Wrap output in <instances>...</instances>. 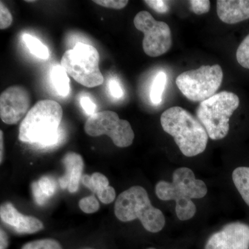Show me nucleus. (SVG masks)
I'll use <instances>...</instances> for the list:
<instances>
[{"instance_id":"obj_24","label":"nucleus","mask_w":249,"mask_h":249,"mask_svg":"<svg viewBox=\"0 0 249 249\" xmlns=\"http://www.w3.org/2000/svg\"><path fill=\"white\" fill-rule=\"evenodd\" d=\"M189 2L192 11L196 15L205 14L210 11L211 1L208 0H192Z\"/></svg>"},{"instance_id":"obj_28","label":"nucleus","mask_w":249,"mask_h":249,"mask_svg":"<svg viewBox=\"0 0 249 249\" xmlns=\"http://www.w3.org/2000/svg\"><path fill=\"white\" fill-rule=\"evenodd\" d=\"M80 105L88 115H93L96 110V105L88 96H83L80 99Z\"/></svg>"},{"instance_id":"obj_30","label":"nucleus","mask_w":249,"mask_h":249,"mask_svg":"<svg viewBox=\"0 0 249 249\" xmlns=\"http://www.w3.org/2000/svg\"><path fill=\"white\" fill-rule=\"evenodd\" d=\"M9 237L5 231L0 230V249H6L9 247Z\"/></svg>"},{"instance_id":"obj_21","label":"nucleus","mask_w":249,"mask_h":249,"mask_svg":"<svg viewBox=\"0 0 249 249\" xmlns=\"http://www.w3.org/2000/svg\"><path fill=\"white\" fill-rule=\"evenodd\" d=\"M21 249H62L58 241L53 239H42L25 244Z\"/></svg>"},{"instance_id":"obj_18","label":"nucleus","mask_w":249,"mask_h":249,"mask_svg":"<svg viewBox=\"0 0 249 249\" xmlns=\"http://www.w3.org/2000/svg\"><path fill=\"white\" fill-rule=\"evenodd\" d=\"M52 80L54 87L60 96L65 97L70 92V80L62 66H55L52 70Z\"/></svg>"},{"instance_id":"obj_5","label":"nucleus","mask_w":249,"mask_h":249,"mask_svg":"<svg viewBox=\"0 0 249 249\" xmlns=\"http://www.w3.org/2000/svg\"><path fill=\"white\" fill-rule=\"evenodd\" d=\"M240 105L235 93L223 91L200 103L196 110L198 120L207 132L209 138L221 140L229 133V121Z\"/></svg>"},{"instance_id":"obj_17","label":"nucleus","mask_w":249,"mask_h":249,"mask_svg":"<svg viewBox=\"0 0 249 249\" xmlns=\"http://www.w3.org/2000/svg\"><path fill=\"white\" fill-rule=\"evenodd\" d=\"M232 181L242 199L249 206V168L239 167L234 170Z\"/></svg>"},{"instance_id":"obj_19","label":"nucleus","mask_w":249,"mask_h":249,"mask_svg":"<svg viewBox=\"0 0 249 249\" xmlns=\"http://www.w3.org/2000/svg\"><path fill=\"white\" fill-rule=\"evenodd\" d=\"M25 45L30 51L31 53L40 59H48L49 57V49L38 39L34 36L25 34L23 36Z\"/></svg>"},{"instance_id":"obj_26","label":"nucleus","mask_w":249,"mask_h":249,"mask_svg":"<svg viewBox=\"0 0 249 249\" xmlns=\"http://www.w3.org/2000/svg\"><path fill=\"white\" fill-rule=\"evenodd\" d=\"M93 2L103 7L119 10L125 7L129 1L127 0H95Z\"/></svg>"},{"instance_id":"obj_12","label":"nucleus","mask_w":249,"mask_h":249,"mask_svg":"<svg viewBox=\"0 0 249 249\" xmlns=\"http://www.w3.org/2000/svg\"><path fill=\"white\" fill-rule=\"evenodd\" d=\"M1 221L19 234H33L44 229L43 223L33 216L24 215L11 202L1 205L0 208Z\"/></svg>"},{"instance_id":"obj_27","label":"nucleus","mask_w":249,"mask_h":249,"mask_svg":"<svg viewBox=\"0 0 249 249\" xmlns=\"http://www.w3.org/2000/svg\"><path fill=\"white\" fill-rule=\"evenodd\" d=\"M144 2L150 6L151 9L155 11L156 12L160 14H165L168 12L169 10L168 1H163V0H147L144 1Z\"/></svg>"},{"instance_id":"obj_14","label":"nucleus","mask_w":249,"mask_h":249,"mask_svg":"<svg viewBox=\"0 0 249 249\" xmlns=\"http://www.w3.org/2000/svg\"><path fill=\"white\" fill-rule=\"evenodd\" d=\"M217 13L226 24H237L249 19V0H218Z\"/></svg>"},{"instance_id":"obj_29","label":"nucleus","mask_w":249,"mask_h":249,"mask_svg":"<svg viewBox=\"0 0 249 249\" xmlns=\"http://www.w3.org/2000/svg\"><path fill=\"white\" fill-rule=\"evenodd\" d=\"M109 89L111 94L116 98H120L124 96V91L119 82L115 79L111 80L109 83Z\"/></svg>"},{"instance_id":"obj_20","label":"nucleus","mask_w":249,"mask_h":249,"mask_svg":"<svg viewBox=\"0 0 249 249\" xmlns=\"http://www.w3.org/2000/svg\"><path fill=\"white\" fill-rule=\"evenodd\" d=\"M166 80V74L163 71L160 72L155 77L152 83L151 92H150V98L153 104L159 105L161 103Z\"/></svg>"},{"instance_id":"obj_32","label":"nucleus","mask_w":249,"mask_h":249,"mask_svg":"<svg viewBox=\"0 0 249 249\" xmlns=\"http://www.w3.org/2000/svg\"><path fill=\"white\" fill-rule=\"evenodd\" d=\"M91 249V248H85V249Z\"/></svg>"},{"instance_id":"obj_8","label":"nucleus","mask_w":249,"mask_h":249,"mask_svg":"<svg viewBox=\"0 0 249 249\" xmlns=\"http://www.w3.org/2000/svg\"><path fill=\"white\" fill-rule=\"evenodd\" d=\"M85 131L91 137L107 135L119 147L130 146L134 139L130 124L121 119L114 111H99L90 116L85 123Z\"/></svg>"},{"instance_id":"obj_1","label":"nucleus","mask_w":249,"mask_h":249,"mask_svg":"<svg viewBox=\"0 0 249 249\" xmlns=\"http://www.w3.org/2000/svg\"><path fill=\"white\" fill-rule=\"evenodd\" d=\"M63 111L58 102L43 100L36 103L21 123L19 140L42 147H51L60 139V124Z\"/></svg>"},{"instance_id":"obj_13","label":"nucleus","mask_w":249,"mask_h":249,"mask_svg":"<svg viewBox=\"0 0 249 249\" xmlns=\"http://www.w3.org/2000/svg\"><path fill=\"white\" fill-rule=\"evenodd\" d=\"M62 163L65 168V173L59 178V185L62 189H68L70 193H76L79 188L84 169L83 157L76 152H69L64 156Z\"/></svg>"},{"instance_id":"obj_33","label":"nucleus","mask_w":249,"mask_h":249,"mask_svg":"<svg viewBox=\"0 0 249 249\" xmlns=\"http://www.w3.org/2000/svg\"><path fill=\"white\" fill-rule=\"evenodd\" d=\"M154 249V248H150V249Z\"/></svg>"},{"instance_id":"obj_16","label":"nucleus","mask_w":249,"mask_h":249,"mask_svg":"<svg viewBox=\"0 0 249 249\" xmlns=\"http://www.w3.org/2000/svg\"><path fill=\"white\" fill-rule=\"evenodd\" d=\"M57 185L55 180L49 176L42 177L31 184V191L36 204L44 206L56 191Z\"/></svg>"},{"instance_id":"obj_31","label":"nucleus","mask_w":249,"mask_h":249,"mask_svg":"<svg viewBox=\"0 0 249 249\" xmlns=\"http://www.w3.org/2000/svg\"><path fill=\"white\" fill-rule=\"evenodd\" d=\"M0 162L2 163L3 157H4V137H3V132L0 131Z\"/></svg>"},{"instance_id":"obj_3","label":"nucleus","mask_w":249,"mask_h":249,"mask_svg":"<svg viewBox=\"0 0 249 249\" xmlns=\"http://www.w3.org/2000/svg\"><path fill=\"white\" fill-rule=\"evenodd\" d=\"M160 124L186 157H196L206 150L209 140L206 129L200 121L183 108L166 109L160 116Z\"/></svg>"},{"instance_id":"obj_22","label":"nucleus","mask_w":249,"mask_h":249,"mask_svg":"<svg viewBox=\"0 0 249 249\" xmlns=\"http://www.w3.org/2000/svg\"><path fill=\"white\" fill-rule=\"evenodd\" d=\"M236 58L241 66L249 70V34L237 48Z\"/></svg>"},{"instance_id":"obj_25","label":"nucleus","mask_w":249,"mask_h":249,"mask_svg":"<svg viewBox=\"0 0 249 249\" xmlns=\"http://www.w3.org/2000/svg\"><path fill=\"white\" fill-rule=\"evenodd\" d=\"M13 22L12 15L11 14L9 9L5 6L2 1L0 2V29H7L11 25Z\"/></svg>"},{"instance_id":"obj_7","label":"nucleus","mask_w":249,"mask_h":249,"mask_svg":"<svg viewBox=\"0 0 249 249\" xmlns=\"http://www.w3.org/2000/svg\"><path fill=\"white\" fill-rule=\"evenodd\" d=\"M223 77L220 65H202L178 75L176 84L185 97L193 102L201 103L215 94L222 84Z\"/></svg>"},{"instance_id":"obj_10","label":"nucleus","mask_w":249,"mask_h":249,"mask_svg":"<svg viewBox=\"0 0 249 249\" xmlns=\"http://www.w3.org/2000/svg\"><path fill=\"white\" fill-rule=\"evenodd\" d=\"M29 91L23 86L15 85L4 90L0 96V117L4 124H18L29 112L31 106Z\"/></svg>"},{"instance_id":"obj_23","label":"nucleus","mask_w":249,"mask_h":249,"mask_svg":"<svg viewBox=\"0 0 249 249\" xmlns=\"http://www.w3.org/2000/svg\"><path fill=\"white\" fill-rule=\"evenodd\" d=\"M79 207L83 212L87 214H92L97 212L100 209V204L93 196H85L79 201Z\"/></svg>"},{"instance_id":"obj_9","label":"nucleus","mask_w":249,"mask_h":249,"mask_svg":"<svg viewBox=\"0 0 249 249\" xmlns=\"http://www.w3.org/2000/svg\"><path fill=\"white\" fill-rule=\"evenodd\" d=\"M134 24L144 34L142 49L149 56H160L171 48V30L166 23L156 20L150 13L142 11L136 15Z\"/></svg>"},{"instance_id":"obj_11","label":"nucleus","mask_w":249,"mask_h":249,"mask_svg":"<svg viewBox=\"0 0 249 249\" xmlns=\"http://www.w3.org/2000/svg\"><path fill=\"white\" fill-rule=\"evenodd\" d=\"M205 249H249V225L242 222L227 224L209 237Z\"/></svg>"},{"instance_id":"obj_6","label":"nucleus","mask_w":249,"mask_h":249,"mask_svg":"<svg viewBox=\"0 0 249 249\" xmlns=\"http://www.w3.org/2000/svg\"><path fill=\"white\" fill-rule=\"evenodd\" d=\"M99 59L94 47L77 42L73 49L62 55L61 66L77 83L87 88H95L104 81L99 69Z\"/></svg>"},{"instance_id":"obj_15","label":"nucleus","mask_w":249,"mask_h":249,"mask_svg":"<svg viewBox=\"0 0 249 249\" xmlns=\"http://www.w3.org/2000/svg\"><path fill=\"white\" fill-rule=\"evenodd\" d=\"M81 181L86 188L97 195L98 199L103 204H111L115 199V190L109 186V180L103 174L94 173L91 176L83 175Z\"/></svg>"},{"instance_id":"obj_4","label":"nucleus","mask_w":249,"mask_h":249,"mask_svg":"<svg viewBox=\"0 0 249 249\" xmlns=\"http://www.w3.org/2000/svg\"><path fill=\"white\" fill-rule=\"evenodd\" d=\"M114 213L123 222L139 219L145 230L154 233L160 231L165 224L164 214L152 206L146 190L140 186L131 187L119 195Z\"/></svg>"},{"instance_id":"obj_2","label":"nucleus","mask_w":249,"mask_h":249,"mask_svg":"<svg viewBox=\"0 0 249 249\" xmlns=\"http://www.w3.org/2000/svg\"><path fill=\"white\" fill-rule=\"evenodd\" d=\"M156 195L160 200L176 201L177 216L181 221L189 220L196 214L193 199H201L206 196V183L196 179L193 170L180 168L173 173V181H160L155 188Z\"/></svg>"}]
</instances>
